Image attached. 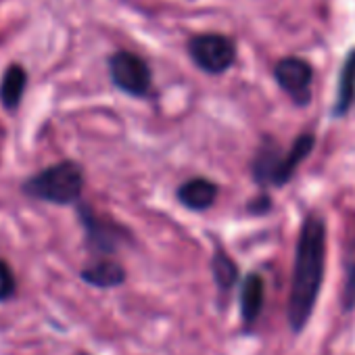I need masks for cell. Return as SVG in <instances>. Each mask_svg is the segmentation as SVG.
I'll use <instances>...</instances> for the list:
<instances>
[{"instance_id":"6da1fadb","label":"cell","mask_w":355,"mask_h":355,"mask_svg":"<svg viewBox=\"0 0 355 355\" xmlns=\"http://www.w3.org/2000/svg\"><path fill=\"white\" fill-rule=\"evenodd\" d=\"M326 268V222L320 216H309L299 232L291 297L286 315L293 332H301L309 322L324 280Z\"/></svg>"},{"instance_id":"5bb4252c","label":"cell","mask_w":355,"mask_h":355,"mask_svg":"<svg viewBox=\"0 0 355 355\" xmlns=\"http://www.w3.org/2000/svg\"><path fill=\"white\" fill-rule=\"evenodd\" d=\"M15 293V276L7 261L0 259V301L11 299Z\"/></svg>"},{"instance_id":"52a82bcc","label":"cell","mask_w":355,"mask_h":355,"mask_svg":"<svg viewBox=\"0 0 355 355\" xmlns=\"http://www.w3.org/2000/svg\"><path fill=\"white\" fill-rule=\"evenodd\" d=\"M80 218H82V224L86 228V236L92 249L103 251V253H111L117 249V245L121 243V230L117 226L96 218L88 207L80 209Z\"/></svg>"},{"instance_id":"30bf717a","label":"cell","mask_w":355,"mask_h":355,"mask_svg":"<svg viewBox=\"0 0 355 355\" xmlns=\"http://www.w3.org/2000/svg\"><path fill=\"white\" fill-rule=\"evenodd\" d=\"M82 280L96 286V288H111L125 280V272L117 261L98 259L82 270Z\"/></svg>"},{"instance_id":"8fae6325","label":"cell","mask_w":355,"mask_h":355,"mask_svg":"<svg viewBox=\"0 0 355 355\" xmlns=\"http://www.w3.org/2000/svg\"><path fill=\"white\" fill-rule=\"evenodd\" d=\"M28 86V71L21 65H9L0 82V101L7 109H17Z\"/></svg>"},{"instance_id":"4fadbf2b","label":"cell","mask_w":355,"mask_h":355,"mask_svg":"<svg viewBox=\"0 0 355 355\" xmlns=\"http://www.w3.org/2000/svg\"><path fill=\"white\" fill-rule=\"evenodd\" d=\"M214 276L222 288H230L236 282V276H239L236 263L224 251H218L214 257Z\"/></svg>"},{"instance_id":"7a4b0ae2","label":"cell","mask_w":355,"mask_h":355,"mask_svg":"<svg viewBox=\"0 0 355 355\" xmlns=\"http://www.w3.org/2000/svg\"><path fill=\"white\" fill-rule=\"evenodd\" d=\"M84 191V169L76 161H59L24 182V193L53 205H73Z\"/></svg>"},{"instance_id":"ba28073f","label":"cell","mask_w":355,"mask_h":355,"mask_svg":"<svg viewBox=\"0 0 355 355\" xmlns=\"http://www.w3.org/2000/svg\"><path fill=\"white\" fill-rule=\"evenodd\" d=\"M218 184L207 180V178H193V180L184 182L180 189H178V199L187 209L193 211H203L209 209L216 199H218Z\"/></svg>"},{"instance_id":"5b68a950","label":"cell","mask_w":355,"mask_h":355,"mask_svg":"<svg viewBox=\"0 0 355 355\" xmlns=\"http://www.w3.org/2000/svg\"><path fill=\"white\" fill-rule=\"evenodd\" d=\"M109 76L113 86L130 96H146L153 84L148 65L128 51H119L109 59Z\"/></svg>"},{"instance_id":"9c48e42d","label":"cell","mask_w":355,"mask_h":355,"mask_svg":"<svg viewBox=\"0 0 355 355\" xmlns=\"http://www.w3.org/2000/svg\"><path fill=\"white\" fill-rule=\"evenodd\" d=\"M355 103V49L349 51L340 73H338V88H336V98H334V117L347 115V111Z\"/></svg>"},{"instance_id":"7c38bea8","label":"cell","mask_w":355,"mask_h":355,"mask_svg":"<svg viewBox=\"0 0 355 355\" xmlns=\"http://www.w3.org/2000/svg\"><path fill=\"white\" fill-rule=\"evenodd\" d=\"M263 307V280L257 274H251L245 278L241 286V313L245 322L257 320L259 311Z\"/></svg>"},{"instance_id":"3957f363","label":"cell","mask_w":355,"mask_h":355,"mask_svg":"<svg viewBox=\"0 0 355 355\" xmlns=\"http://www.w3.org/2000/svg\"><path fill=\"white\" fill-rule=\"evenodd\" d=\"M313 144L315 138L311 134H301L288 150H282L276 142L266 140L251 163L255 182L261 187H284L293 178L299 163L311 153Z\"/></svg>"},{"instance_id":"277c9868","label":"cell","mask_w":355,"mask_h":355,"mask_svg":"<svg viewBox=\"0 0 355 355\" xmlns=\"http://www.w3.org/2000/svg\"><path fill=\"white\" fill-rule=\"evenodd\" d=\"M189 55L201 71L218 76L236 61V44L224 34H199L191 38Z\"/></svg>"},{"instance_id":"8992f818","label":"cell","mask_w":355,"mask_h":355,"mask_svg":"<svg viewBox=\"0 0 355 355\" xmlns=\"http://www.w3.org/2000/svg\"><path fill=\"white\" fill-rule=\"evenodd\" d=\"M278 86L293 98L295 105H307L311 98V65L299 57H284L274 67Z\"/></svg>"}]
</instances>
